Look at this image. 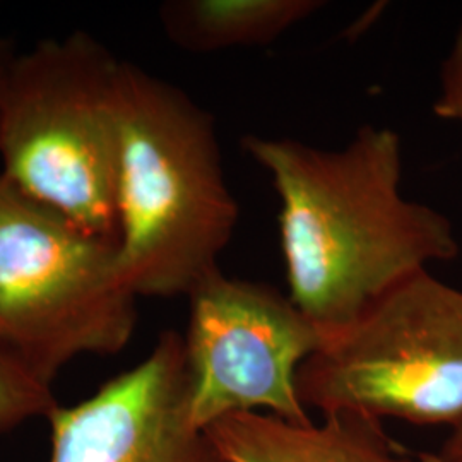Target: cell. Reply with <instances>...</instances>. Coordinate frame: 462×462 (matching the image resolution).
I'll return each mask as SVG.
<instances>
[{"instance_id": "1", "label": "cell", "mask_w": 462, "mask_h": 462, "mask_svg": "<svg viewBox=\"0 0 462 462\" xmlns=\"http://www.w3.org/2000/svg\"><path fill=\"white\" fill-rule=\"evenodd\" d=\"M281 202L290 298L324 337L430 264L459 255L446 215L402 194V144L365 125L341 149L245 135Z\"/></svg>"}, {"instance_id": "2", "label": "cell", "mask_w": 462, "mask_h": 462, "mask_svg": "<svg viewBox=\"0 0 462 462\" xmlns=\"http://www.w3.org/2000/svg\"><path fill=\"white\" fill-rule=\"evenodd\" d=\"M116 259L135 297H189L219 269L240 209L215 122L131 62L116 78Z\"/></svg>"}, {"instance_id": "3", "label": "cell", "mask_w": 462, "mask_h": 462, "mask_svg": "<svg viewBox=\"0 0 462 462\" xmlns=\"http://www.w3.org/2000/svg\"><path fill=\"white\" fill-rule=\"evenodd\" d=\"M120 62L93 34L76 32L14 53L0 86V175L114 244Z\"/></svg>"}, {"instance_id": "4", "label": "cell", "mask_w": 462, "mask_h": 462, "mask_svg": "<svg viewBox=\"0 0 462 462\" xmlns=\"http://www.w3.org/2000/svg\"><path fill=\"white\" fill-rule=\"evenodd\" d=\"M116 244L0 175V351L53 383L84 355H116L137 324Z\"/></svg>"}, {"instance_id": "5", "label": "cell", "mask_w": 462, "mask_h": 462, "mask_svg": "<svg viewBox=\"0 0 462 462\" xmlns=\"http://www.w3.org/2000/svg\"><path fill=\"white\" fill-rule=\"evenodd\" d=\"M303 404L414 425L462 420V290L416 273L377 298L298 370Z\"/></svg>"}, {"instance_id": "6", "label": "cell", "mask_w": 462, "mask_h": 462, "mask_svg": "<svg viewBox=\"0 0 462 462\" xmlns=\"http://www.w3.org/2000/svg\"><path fill=\"white\" fill-rule=\"evenodd\" d=\"M185 341L189 416L202 431L236 413L310 421L298 370L324 336L276 288L226 276L221 267L189 295Z\"/></svg>"}, {"instance_id": "7", "label": "cell", "mask_w": 462, "mask_h": 462, "mask_svg": "<svg viewBox=\"0 0 462 462\" xmlns=\"http://www.w3.org/2000/svg\"><path fill=\"white\" fill-rule=\"evenodd\" d=\"M49 421L50 462H228L190 421L185 341L173 330L141 364L59 406Z\"/></svg>"}, {"instance_id": "8", "label": "cell", "mask_w": 462, "mask_h": 462, "mask_svg": "<svg viewBox=\"0 0 462 462\" xmlns=\"http://www.w3.org/2000/svg\"><path fill=\"white\" fill-rule=\"evenodd\" d=\"M228 462H437L414 457L393 440L382 420L356 413L322 421H288L269 413H236L206 430Z\"/></svg>"}, {"instance_id": "9", "label": "cell", "mask_w": 462, "mask_h": 462, "mask_svg": "<svg viewBox=\"0 0 462 462\" xmlns=\"http://www.w3.org/2000/svg\"><path fill=\"white\" fill-rule=\"evenodd\" d=\"M324 5L320 0H171L162 5L160 19L177 47L216 51L269 45Z\"/></svg>"}, {"instance_id": "10", "label": "cell", "mask_w": 462, "mask_h": 462, "mask_svg": "<svg viewBox=\"0 0 462 462\" xmlns=\"http://www.w3.org/2000/svg\"><path fill=\"white\" fill-rule=\"evenodd\" d=\"M59 406L51 383L0 351V433L40 416L49 420Z\"/></svg>"}, {"instance_id": "11", "label": "cell", "mask_w": 462, "mask_h": 462, "mask_svg": "<svg viewBox=\"0 0 462 462\" xmlns=\"http://www.w3.org/2000/svg\"><path fill=\"white\" fill-rule=\"evenodd\" d=\"M439 118L462 124V21L440 69L439 97L433 101Z\"/></svg>"}, {"instance_id": "12", "label": "cell", "mask_w": 462, "mask_h": 462, "mask_svg": "<svg viewBox=\"0 0 462 462\" xmlns=\"http://www.w3.org/2000/svg\"><path fill=\"white\" fill-rule=\"evenodd\" d=\"M433 456L437 462H462V420L450 427L448 437Z\"/></svg>"}, {"instance_id": "13", "label": "cell", "mask_w": 462, "mask_h": 462, "mask_svg": "<svg viewBox=\"0 0 462 462\" xmlns=\"http://www.w3.org/2000/svg\"><path fill=\"white\" fill-rule=\"evenodd\" d=\"M13 55H14V51H11V49L7 47V43H5L4 40H0V86H2V79H4L5 69L9 66Z\"/></svg>"}]
</instances>
